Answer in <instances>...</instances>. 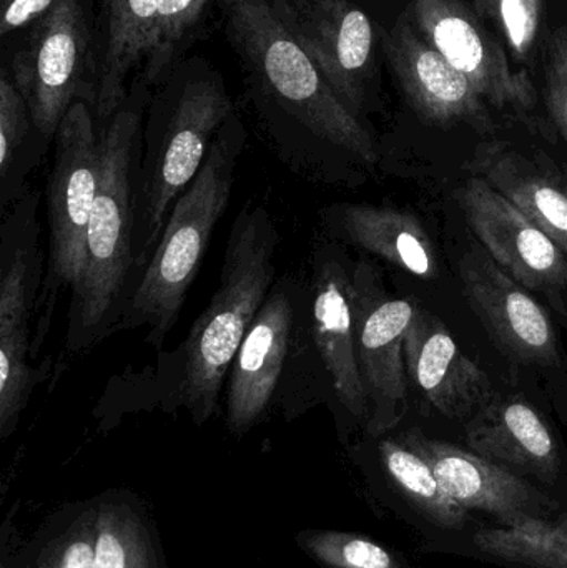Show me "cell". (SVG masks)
Listing matches in <instances>:
<instances>
[{"label":"cell","instance_id":"cell-19","mask_svg":"<svg viewBox=\"0 0 567 568\" xmlns=\"http://www.w3.org/2000/svg\"><path fill=\"white\" fill-rule=\"evenodd\" d=\"M383 43L396 82L425 122L442 126L469 123L488 129L485 100L459 70L416 32L409 20H399Z\"/></svg>","mask_w":567,"mask_h":568},{"label":"cell","instance_id":"cell-26","mask_svg":"<svg viewBox=\"0 0 567 568\" xmlns=\"http://www.w3.org/2000/svg\"><path fill=\"white\" fill-rule=\"evenodd\" d=\"M49 143L33 126L29 105L9 73H0V210L22 199L27 179L42 162Z\"/></svg>","mask_w":567,"mask_h":568},{"label":"cell","instance_id":"cell-21","mask_svg":"<svg viewBox=\"0 0 567 568\" xmlns=\"http://www.w3.org/2000/svg\"><path fill=\"white\" fill-rule=\"evenodd\" d=\"M159 7L160 0H100L93 36V113L99 126L125 102L130 73L149 57Z\"/></svg>","mask_w":567,"mask_h":568},{"label":"cell","instance_id":"cell-12","mask_svg":"<svg viewBox=\"0 0 567 568\" xmlns=\"http://www.w3.org/2000/svg\"><path fill=\"white\" fill-rule=\"evenodd\" d=\"M373 460L365 476L375 499L422 536L426 552L466 557L483 520L443 489L425 457L398 436L372 437Z\"/></svg>","mask_w":567,"mask_h":568},{"label":"cell","instance_id":"cell-20","mask_svg":"<svg viewBox=\"0 0 567 568\" xmlns=\"http://www.w3.org/2000/svg\"><path fill=\"white\" fill-rule=\"evenodd\" d=\"M406 373L446 419L466 424L498 394L488 374L463 354L448 327L416 306L405 341Z\"/></svg>","mask_w":567,"mask_h":568},{"label":"cell","instance_id":"cell-24","mask_svg":"<svg viewBox=\"0 0 567 568\" xmlns=\"http://www.w3.org/2000/svg\"><path fill=\"white\" fill-rule=\"evenodd\" d=\"M97 497L50 514L30 539L22 540L7 519L0 568H95Z\"/></svg>","mask_w":567,"mask_h":568},{"label":"cell","instance_id":"cell-10","mask_svg":"<svg viewBox=\"0 0 567 568\" xmlns=\"http://www.w3.org/2000/svg\"><path fill=\"white\" fill-rule=\"evenodd\" d=\"M353 316L356 356L368 399V437L396 429L408 410L405 341L416 307L408 300L392 296L372 263L353 265Z\"/></svg>","mask_w":567,"mask_h":568},{"label":"cell","instance_id":"cell-11","mask_svg":"<svg viewBox=\"0 0 567 568\" xmlns=\"http://www.w3.org/2000/svg\"><path fill=\"white\" fill-rule=\"evenodd\" d=\"M398 437L425 457L445 493L459 507L475 517H486V524L523 530L553 523L567 513L566 506L535 484L468 447L435 439L419 429L406 430Z\"/></svg>","mask_w":567,"mask_h":568},{"label":"cell","instance_id":"cell-14","mask_svg":"<svg viewBox=\"0 0 567 568\" xmlns=\"http://www.w3.org/2000/svg\"><path fill=\"white\" fill-rule=\"evenodd\" d=\"M458 196L466 222L489 256L567 317V256L561 248L485 179L473 176Z\"/></svg>","mask_w":567,"mask_h":568},{"label":"cell","instance_id":"cell-1","mask_svg":"<svg viewBox=\"0 0 567 568\" xmlns=\"http://www.w3.org/2000/svg\"><path fill=\"white\" fill-rule=\"evenodd\" d=\"M280 233L265 206H243L233 220L219 286L185 339L159 353V381L166 413L186 410L203 426L220 409L233 359L275 284Z\"/></svg>","mask_w":567,"mask_h":568},{"label":"cell","instance_id":"cell-16","mask_svg":"<svg viewBox=\"0 0 567 568\" xmlns=\"http://www.w3.org/2000/svg\"><path fill=\"white\" fill-rule=\"evenodd\" d=\"M353 265L332 243L318 248L310 280L312 337L333 399L353 423H368L369 409L356 356L352 301Z\"/></svg>","mask_w":567,"mask_h":568},{"label":"cell","instance_id":"cell-30","mask_svg":"<svg viewBox=\"0 0 567 568\" xmlns=\"http://www.w3.org/2000/svg\"><path fill=\"white\" fill-rule=\"evenodd\" d=\"M493 13L516 59L526 60L541 23L543 0H479Z\"/></svg>","mask_w":567,"mask_h":568},{"label":"cell","instance_id":"cell-29","mask_svg":"<svg viewBox=\"0 0 567 568\" xmlns=\"http://www.w3.org/2000/svg\"><path fill=\"white\" fill-rule=\"evenodd\" d=\"M210 0H160L155 39L145 60L143 79L160 85L169 79L180 53L205 16Z\"/></svg>","mask_w":567,"mask_h":568},{"label":"cell","instance_id":"cell-28","mask_svg":"<svg viewBox=\"0 0 567 568\" xmlns=\"http://www.w3.org/2000/svg\"><path fill=\"white\" fill-rule=\"evenodd\" d=\"M295 546L323 568H412L403 554L348 530L303 529Z\"/></svg>","mask_w":567,"mask_h":568},{"label":"cell","instance_id":"cell-32","mask_svg":"<svg viewBox=\"0 0 567 568\" xmlns=\"http://www.w3.org/2000/svg\"><path fill=\"white\" fill-rule=\"evenodd\" d=\"M59 0H2V20L0 36L6 39L17 30L32 26L40 17L45 16Z\"/></svg>","mask_w":567,"mask_h":568},{"label":"cell","instance_id":"cell-7","mask_svg":"<svg viewBox=\"0 0 567 568\" xmlns=\"http://www.w3.org/2000/svg\"><path fill=\"white\" fill-rule=\"evenodd\" d=\"M310 283L275 282L253 320L226 377L225 426L243 437L262 424L275 403L285 409L293 377H313Z\"/></svg>","mask_w":567,"mask_h":568},{"label":"cell","instance_id":"cell-17","mask_svg":"<svg viewBox=\"0 0 567 568\" xmlns=\"http://www.w3.org/2000/svg\"><path fill=\"white\" fill-rule=\"evenodd\" d=\"M465 444L567 507L566 450L528 400L496 396L465 424Z\"/></svg>","mask_w":567,"mask_h":568},{"label":"cell","instance_id":"cell-9","mask_svg":"<svg viewBox=\"0 0 567 568\" xmlns=\"http://www.w3.org/2000/svg\"><path fill=\"white\" fill-rule=\"evenodd\" d=\"M10 79L47 143L55 139L73 102L83 100L93 109V32L83 0H59L27 27L12 55Z\"/></svg>","mask_w":567,"mask_h":568},{"label":"cell","instance_id":"cell-8","mask_svg":"<svg viewBox=\"0 0 567 568\" xmlns=\"http://www.w3.org/2000/svg\"><path fill=\"white\" fill-rule=\"evenodd\" d=\"M39 193L29 190L2 215L0 252V439L19 426L33 390L49 377L52 359L32 366L33 317L42 287Z\"/></svg>","mask_w":567,"mask_h":568},{"label":"cell","instance_id":"cell-4","mask_svg":"<svg viewBox=\"0 0 567 568\" xmlns=\"http://www.w3.org/2000/svg\"><path fill=\"white\" fill-rule=\"evenodd\" d=\"M233 112L222 77L205 67L170 73L150 100L135 173L133 256L139 280L173 205L199 175L213 139Z\"/></svg>","mask_w":567,"mask_h":568},{"label":"cell","instance_id":"cell-22","mask_svg":"<svg viewBox=\"0 0 567 568\" xmlns=\"http://www.w3.org/2000/svg\"><path fill=\"white\" fill-rule=\"evenodd\" d=\"M475 169L512 200L567 256V180L548 159L526 155L508 143H483Z\"/></svg>","mask_w":567,"mask_h":568},{"label":"cell","instance_id":"cell-13","mask_svg":"<svg viewBox=\"0 0 567 568\" xmlns=\"http://www.w3.org/2000/svg\"><path fill=\"white\" fill-rule=\"evenodd\" d=\"M333 92L362 119L375 63L372 20L350 0H270Z\"/></svg>","mask_w":567,"mask_h":568},{"label":"cell","instance_id":"cell-31","mask_svg":"<svg viewBox=\"0 0 567 568\" xmlns=\"http://www.w3.org/2000/svg\"><path fill=\"white\" fill-rule=\"evenodd\" d=\"M546 97L553 120L567 142V27H559L549 39Z\"/></svg>","mask_w":567,"mask_h":568},{"label":"cell","instance_id":"cell-23","mask_svg":"<svg viewBox=\"0 0 567 568\" xmlns=\"http://www.w3.org/2000/svg\"><path fill=\"white\" fill-rule=\"evenodd\" d=\"M326 230L412 275H438L435 246L422 223L399 210L365 203H338L322 212Z\"/></svg>","mask_w":567,"mask_h":568},{"label":"cell","instance_id":"cell-3","mask_svg":"<svg viewBox=\"0 0 567 568\" xmlns=\"http://www.w3.org/2000/svg\"><path fill=\"white\" fill-rule=\"evenodd\" d=\"M226 32L256 85L295 125L296 165L313 176V146L333 150L360 165L378 163L369 130L338 99L318 67L286 30L270 0H222Z\"/></svg>","mask_w":567,"mask_h":568},{"label":"cell","instance_id":"cell-15","mask_svg":"<svg viewBox=\"0 0 567 568\" xmlns=\"http://www.w3.org/2000/svg\"><path fill=\"white\" fill-rule=\"evenodd\" d=\"M463 291L499 349L525 366H556L558 334L545 307L526 293L482 248L466 250L459 262Z\"/></svg>","mask_w":567,"mask_h":568},{"label":"cell","instance_id":"cell-25","mask_svg":"<svg viewBox=\"0 0 567 568\" xmlns=\"http://www.w3.org/2000/svg\"><path fill=\"white\" fill-rule=\"evenodd\" d=\"M97 497L95 568H166L152 510L129 489Z\"/></svg>","mask_w":567,"mask_h":568},{"label":"cell","instance_id":"cell-5","mask_svg":"<svg viewBox=\"0 0 567 568\" xmlns=\"http://www.w3.org/2000/svg\"><path fill=\"white\" fill-rule=\"evenodd\" d=\"M245 142V126L233 112L213 139L199 175L173 205L117 333L145 329V343L162 353L202 268L210 239L229 209Z\"/></svg>","mask_w":567,"mask_h":568},{"label":"cell","instance_id":"cell-6","mask_svg":"<svg viewBox=\"0 0 567 568\" xmlns=\"http://www.w3.org/2000/svg\"><path fill=\"white\" fill-rule=\"evenodd\" d=\"M53 143L45 190L49 252L36 307L32 359L45 343L60 294L77 286L85 265L87 235L100 180V130L90 103H72Z\"/></svg>","mask_w":567,"mask_h":568},{"label":"cell","instance_id":"cell-2","mask_svg":"<svg viewBox=\"0 0 567 568\" xmlns=\"http://www.w3.org/2000/svg\"><path fill=\"white\" fill-rule=\"evenodd\" d=\"M149 103L150 85L140 77L112 119L99 126V192L90 216L85 265L70 291L65 356H79L117 333L139 283L133 256L135 173Z\"/></svg>","mask_w":567,"mask_h":568},{"label":"cell","instance_id":"cell-18","mask_svg":"<svg viewBox=\"0 0 567 568\" xmlns=\"http://www.w3.org/2000/svg\"><path fill=\"white\" fill-rule=\"evenodd\" d=\"M422 36L463 73L485 102L528 110L536 93L526 72H513L503 47L455 0H413Z\"/></svg>","mask_w":567,"mask_h":568},{"label":"cell","instance_id":"cell-27","mask_svg":"<svg viewBox=\"0 0 567 568\" xmlns=\"http://www.w3.org/2000/svg\"><path fill=\"white\" fill-rule=\"evenodd\" d=\"M466 559L508 568H567V513L523 530L485 523L473 536Z\"/></svg>","mask_w":567,"mask_h":568}]
</instances>
